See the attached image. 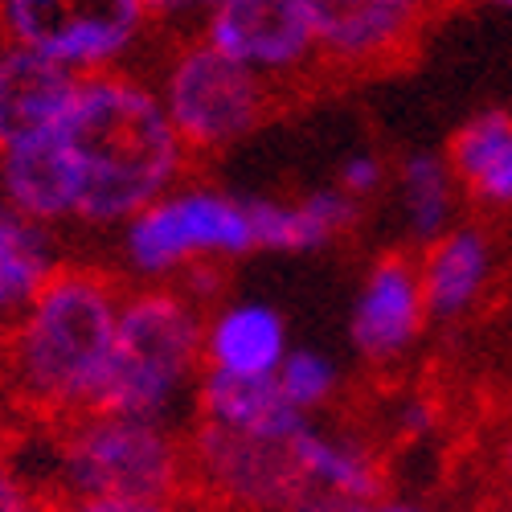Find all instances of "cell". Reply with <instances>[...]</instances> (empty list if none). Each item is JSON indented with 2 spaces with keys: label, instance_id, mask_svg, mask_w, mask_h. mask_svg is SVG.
<instances>
[{
  "label": "cell",
  "instance_id": "1",
  "mask_svg": "<svg viewBox=\"0 0 512 512\" xmlns=\"http://www.w3.org/2000/svg\"><path fill=\"white\" fill-rule=\"evenodd\" d=\"M58 140L78 181V222L87 226H127L173 193L189 164L156 87L132 70L82 78Z\"/></svg>",
  "mask_w": 512,
  "mask_h": 512
},
{
  "label": "cell",
  "instance_id": "11",
  "mask_svg": "<svg viewBox=\"0 0 512 512\" xmlns=\"http://www.w3.org/2000/svg\"><path fill=\"white\" fill-rule=\"evenodd\" d=\"M426 324L422 275L406 250H390L369 267L357 304H353V345L369 361H390L410 349V340Z\"/></svg>",
  "mask_w": 512,
  "mask_h": 512
},
{
  "label": "cell",
  "instance_id": "6",
  "mask_svg": "<svg viewBox=\"0 0 512 512\" xmlns=\"http://www.w3.org/2000/svg\"><path fill=\"white\" fill-rule=\"evenodd\" d=\"M254 250L242 197L209 185H177L123 226V263L140 279L222 267Z\"/></svg>",
  "mask_w": 512,
  "mask_h": 512
},
{
  "label": "cell",
  "instance_id": "15",
  "mask_svg": "<svg viewBox=\"0 0 512 512\" xmlns=\"http://www.w3.org/2000/svg\"><path fill=\"white\" fill-rule=\"evenodd\" d=\"M254 250H320L332 238L357 226L361 201L345 197L340 189H316L304 201H275V197H242Z\"/></svg>",
  "mask_w": 512,
  "mask_h": 512
},
{
  "label": "cell",
  "instance_id": "16",
  "mask_svg": "<svg viewBox=\"0 0 512 512\" xmlns=\"http://www.w3.org/2000/svg\"><path fill=\"white\" fill-rule=\"evenodd\" d=\"M287 353V324L267 304H226L205 320V369L275 377Z\"/></svg>",
  "mask_w": 512,
  "mask_h": 512
},
{
  "label": "cell",
  "instance_id": "23",
  "mask_svg": "<svg viewBox=\"0 0 512 512\" xmlns=\"http://www.w3.org/2000/svg\"><path fill=\"white\" fill-rule=\"evenodd\" d=\"M381 177H386L381 160L369 156V152H361V156H349L345 164H340V185L336 189L345 193V197H353V201H361V197H369L381 185Z\"/></svg>",
  "mask_w": 512,
  "mask_h": 512
},
{
  "label": "cell",
  "instance_id": "4",
  "mask_svg": "<svg viewBox=\"0 0 512 512\" xmlns=\"http://www.w3.org/2000/svg\"><path fill=\"white\" fill-rule=\"evenodd\" d=\"M58 472L70 500H189V443L160 418H66Z\"/></svg>",
  "mask_w": 512,
  "mask_h": 512
},
{
  "label": "cell",
  "instance_id": "3",
  "mask_svg": "<svg viewBox=\"0 0 512 512\" xmlns=\"http://www.w3.org/2000/svg\"><path fill=\"white\" fill-rule=\"evenodd\" d=\"M197 365H205V320L189 295L173 287L123 295L99 410L164 422V410L193 386Z\"/></svg>",
  "mask_w": 512,
  "mask_h": 512
},
{
  "label": "cell",
  "instance_id": "14",
  "mask_svg": "<svg viewBox=\"0 0 512 512\" xmlns=\"http://www.w3.org/2000/svg\"><path fill=\"white\" fill-rule=\"evenodd\" d=\"M197 410L201 422L246 439L291 443L308 426V418L279 394L275 377H234L218 369H201Z\"/></svg>",
  "mask_w": 512,
  "mask_h": 512
},
{
  "label": "cell",
  "instance_id": "10",
  "mask_svg": "<svg viewBox=\"0 0 512 512\" xmlns=\"http://www.w3.org/2000/svg\"><path fill=\"white\" fill-rule=\"evenodd\" d=\"M201 41L267 78L287 99L320 70L304 0H209L201 13Z\"/></svg>",
  "mask_w": 512,
  "mask_h": 512
},
{
  "label": "cell",
  "instance_id": "13",
  "mask_svg": "<svg viewBox=\"0 0 512 512\" xmlns=\"http://www.w3.org/2000/svg\"><path fill=\"white\" fill-rule=\"evenodd\" d=\"M0 201L46 230L78 218V181L58 132L0 152Z\"/></svg>",
  "mask_w": 512,
  "mask_h": 512
},
{
  "label": "cell",
  "instance_id": "7",
  "mask_svg": "<svg viewBox=\"0 0 512 512\" xmlns=\"http://www.w3.org/2000/svg\"><path fill=\"white\" fill-rule=\"evenodd\" d=\"M144 33L140 0H0V37L78 78L119 70Z\"/></svg>",
  "mask_w": 512,
  "mask_h": 512
},
{
  "label": "cell",
  "instance_id": "27",
  "mask_svg": "<svg viewBox=\"0 0 512 512\" xmlns=\"http://www.w3.org/2000/svg\"><path fill=\"white\" fill-rule=\"evenodd\" d=\"M287 512H369V504L361 500H349V496H336V492H320V488H308L300 500H295Z\"/></svg>",
  "mask_w": 512,
  "mask_h": 512
},
{
  "label": "cell",
  "instance_id": "20",
  "mask_svg": "<svg viewBox=\"0 0 512 512\" xmlns=\"http://www.w3.org/2000/svg\"><path fill=\"white\" fill-rule=\"evenodd\" d=\"M291 451H295V463H300L308 488L336 492V496H349V500H361V504L381 500V484L386 480H381L377 459L361 443L324 435L308 422L304 431L291 439Z\"/></svg>",
  "mask_w": 512,
  "mask_h": 512
},
{
  "label": "cell",
  "instance_id": "26",
  "mask_svg": "<svg viewBox=\"0 0 512 512\" xmlns=\"http://www.w3.org/2000/svg\"><path fill=\"white\" fill-rule=\"evenodd\" d=\"M209 0H140L148 25H189L201 21Z\"/></svg>",
  "mask_w": 512,
  "mask_h": 512
},
{
  "label": "cell",
  "instance_id": "19",
  "mask_svg": "<svg viewBox=\"0 0 512 512\" xmlns=\"http://www.w3.org/2000/svg\"><path fill=\"white\" fill-rule=\"evenodd\" d=\"M58 267L54 234L0 201V320L21 316Z\"/></svg>",
  "mask_w": 512,
  "mask_h": 512
},
{
  "label": "cell",
  "instance_id": "22",
  "mask_svg": "<svg viewBox=\"0 0 512 512\" xmlns=\"http://www.w3.org/2000/svg\"><path fill=\"white\" fill-rule=\"evenodd\" d=\"M275 386L295 410L308 418L312 410H320L336 394V365L316 349H291L283 357L279 373H275Z\"/></svg>",
  "mask_w": 512,
  "mask_h": 512
},
{
  "label": "cell",
  "instance_id": "12",
  "mask_svg": "<svg viewBox=\"0 0 512 512\" xmlns=\"http://www.w3.org/2000/svg\"><path fill=\"white\" fill-rule=\"evenodd\" d=\"M78 82L66 66L0 37V152L58 132Z\"/></svg>",
  "mask_w": 512,
  "mask_h": 512
},
{
  "label": "cell",
  "instance_id": "24",
  "mask_svg": "<svg viewBox=\"0 0 512 512\" xmlns=\"http://www.w3.org/2000/svg\"><path fill=\"white\" fill-rule=\"evenodd\" d=\"M54 512H197L189 500H66Z\"/></svg>",
  "mask_w": 512,
  "mask_h": 512
},
{
  "label": "cell",
  "instance_id": "25",
  "mask_svg": "<svg viewBox=\"0 0 512 512\" xmlns=\"http://www.w3.org/2000/svg\"><path fill=\"white\" fill-rule=\"evenodd\" d=\"M0 512H54L41 504V496L17 476V467L0 459Z\"/></svg>",
  "mask_w": 512,
  "mask_h": 512
},
{
  "label": "cell",
  "instance_id": "17",
  "mask_svg": "<svg viewBox=\"0 0 512 512\" xmlns=\"http://www.w3.org/2000/svg\"><path fill=\"white\" fill-rule=\"evenodd\" d=\"M447 173L480 205H512V111L467 119L447 144Z\"/></svg>",
  "mask_w": 512,
  "mask_h": 512
},
{
  "label": "cell",
  "instance_id": "8",
  "mask_svg": "<svg viewBox=\"0 0 512 512\" xmlns=\"http://www.w3.org/2000/svg\"><path fill=\"white\" fill-rule=\"evenodd\" d=\"M320 70L386 74L418 58L447 0H304Z\"/></svg>",
  "mask_w": 512,
  "mask_h": 512
},
{
  "label": "cell",
  "instance_id": "21",
  "mask_svg": "<svg viewBox=\"0 0 512 512\" xmlns=\"http://www.w3.org/2000/svg\"><path fill=\"white\" fill-rule=\"evenodd\" d=\"M451 173L439 156H410L402 164V193H406V213L410 230L426 242H435L447 213H451Z\"/></svg>",
  "mask_w": 512,
  "mask_h": 512
},
{
  "label": "cell",
  "instance_id": "2",
  "mask_svg": "<svg viewBox=\"0 0 512 512\" xmlns=\"http://www.w3.org/2000/svg\"><path fill=\"white\" fill-rule=\"evenodd\" d=\"M123 295L95 267H58L9 332V377L25 402L54 418L99 410Z\"/></svg>",
  "mask_w": 512,
  "mask_h": 512
},
{
  "label": "cell",
  "instance_id": "30",
  "mask_svg": "<svg viewBox=\"0 0 512 512\" xmlns=\"http://www.w3.org/2000/svg\"><path fill=\"white\" fill-rule=\"evenodd\" d=\"M508 463H512V447H508Z\"/></svg>",
  "mask_w": 512,
  "mask_h": 512
},
{
  "label": "cell",
  "instance_id": "28",
  "mask_svg": "<svg viewBox=\"0 0 512 512\" xmlns=\"http://www.w3.org/2000/svg\"><path fill=\"white\" fill-rule=\"evenodd\" d=\"M369 512H422V508H414V504H394V500H377V504H369Z\"/></svg>",
  "mask_w": 512,
  "mask_h": 512
},
{
  "label": "cell",
  "instance_id": "5",
  "mask_svg": "<svg viewBox=\"0 0 512 512\" xmlns=\"http://www.w3.org/2000/svg\"><path fill=\"white\" fill-rule=\"evenodd\" d=\"M156 95L189 156H213L242 144L287 99L267 78L230 62L201 37L181 41L168 54Z\"/></svg>",
  "mask_w": 512,
  "mask_h": 512
},
{
  "label": "cell",
  "instance_id": "9",
  "mask_svg": "<svg viewBox=\"0 0 512 512\" xmlns=\"http://www.w3.org/2000/svg\"><path fill=\"white\" fill-rule=\"evenodd\" d=\"M189 443V492L218 512H287L308 492L291 443L246 439L201 422Z\"/></svg>",
  "mask_w": 512,
  "mask_h": 512
},
{
  "label": "cell",
  "instance_id": "29",
  "mask_svg": "<svg viewBox=\"0 0 512 512\" xmlns=\"http://www.w3.org/2000/svg\"><path fill=\"white\" fill-rule=\"evenodd\" d=\"M492 5H508V9H512V0H492Z\"/></svg>",
  "mask_w": 512,
  "mask_h": 512
},
{
  "label": "cell",
  "instance_id": "18",
  "mask_svg": "<svg viewBox=\"0 0 512 512\" xmlns=\"http://www.w3.org/2000/svg\"><path fill=\"white\" fill-rule=\"evenodd\" d=\"M418 275H422L426 316L451 320L472 308V300L480 295L488 275V246L476 230H451L426 246Z\"/></svg>",
  "mask_w": 512,
  "mask_h": 512
},
{
  "label": "cell",
  "instance_id": "31",
  "mask_svg": "<svg viewBox=\"0 0 512 512\" xmlns=\"http://www.w3.org/2000/svg\"><path fill=\"white\" fill-rule=\"evenodd\" d=\"M508 512H512V504H508Z\"/></svg>",
  "mask_w": 512,
  "mask_h": 512
}]
</instances>
